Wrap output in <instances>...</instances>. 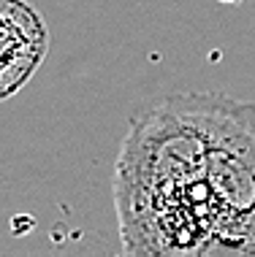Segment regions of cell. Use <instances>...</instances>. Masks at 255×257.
I'll return each instance as SVG.
<instances>
[{
	"label": "cell",
	"instance_id": "obj_3",
	"mask_svg": "<svg viewBox=\"0 0 255 257\" xmlns=\"http://www.w3.org/2000/svg\"><path fill=\"white\" fill-rule=\"evenodd\" d=\"M49 52L44 17L27 0H0V98L17 95Z\"/></svg>",
	"mask_w": 255,
	"mask_h": 257
},
{
	"label": "cell",
	"instance_id": "obj_4",
	"mask_svg": "<svg viewBox=\"0 0 255 257\" xmlns=\"http://www.w3.org/2000/svg\"><path fill=\"white\" fill-rule=\"evenodd\" d=\"M217 3H242V0H217Z\"/></svg>",
	"mask_w": 255,
	"mask_h": 257
},
{
	"label": "cell",
	"instance_id": "obj_1",
	"mask_svg": "<svg viewBox=\"0 0 255 257\" xmlns=\"http://www.w3.org/2000/svg\"><path fill=\"white\" fill-rule=\"evenodd\" d=\"M128 254H204L215 233L206 179V92L139 103L114 168Z\"/></svg>",
	"mask_w": 255,
	"mask_h": 257
},
{
	"label": "cell",
	"instance_id": "obj_2",
	"mask_svg": "<svg viewBox=\"0 0 255 257\" xmlns=\"http://www.w3.org/2000/svg\"><path fill=\"white\" fill-rule=\"evenodd\" d=\"M206 179L215 233L204 254H255V103L206 92Z\"/></svg>",
	"mask_w": 255,
	"mask_h": 257
}]
</instances>
